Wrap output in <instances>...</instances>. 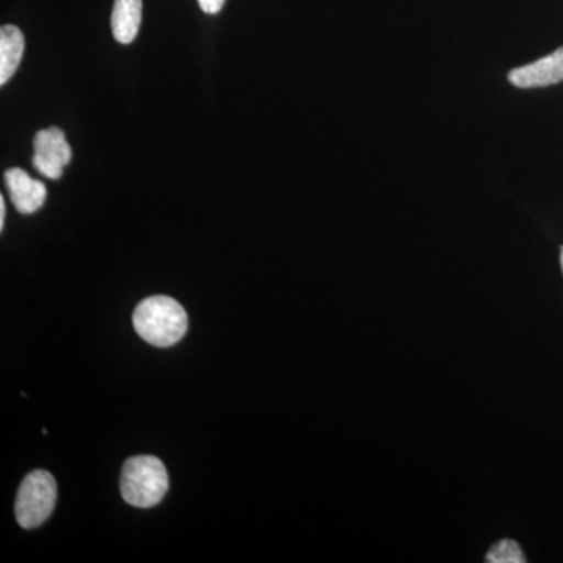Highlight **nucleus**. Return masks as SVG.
<instances>
[{"label": "nucleus", "instance_id": "1", "mask_svg": "<svg viewBox=\"0 0 563 563\" xmlns=\"http://www.w3.org/2000/svg\"><path fill=\"white\" fill-rule=\"evenodd\" d=\"M133 328L150 344L169 347L184 339L188 317L184 307L169 296H151L133 313Z\"/></svg>", "mask_w": 563, "mask_h": 563}, {"label": "nucleus", "instance_id": "10", "mask_svg": "<svg viewBox=\"0 0 563 563\" xmlns=\"http://www.w3.org/2000/svg\"><path fill=\"white\" fill-rule=\"evenodd\" d=\"M198 2L203 13L217 14L224 7L225 0H198Z\"/></svg>", "mask_w": 563, "mask_h": 563}, {"label": "nucleus", "instance_id": "4", "mask_svg": "<svg viewBox=\"0 0 563 563\" xmlns=\"http://www.w3.org/2000/svg\"><path fill=\"white\" fill-rule=\"evenodd\" d=\"M33 166L47 179H60L63 169L69 165L73 151L65 132L58 128L44 129L33 140Z\"/></svg>", "mask_w": 563, "mask_h": 563}, {"label": "nucleus", "instance_id": "7", "mask_svg": "<svg viewBox=\"0 0 563 563\" xmlns=\"http://www.w3.org/2000/svg\"><path fill=\"white\" fill-rule=\"evenodd\" d=\"M143 0H114L111 31L121 44H131L140 32Z\"/></svg>", "mask_w": 563, "mask_h": 563}, {"label": "nucleus", "instance_id": "8", "mask_svg": "<svg viewBox=\"0 0 563 563\" xmlns=\"http://www.w3.org/2000/svg\"><path fill=\"white\" fill-rule=\"evenodd\" d=\"M24 35L16 25H3L0 29V85L14 76L24 55Z\"/></svg>", "mask_w": 563, "mask_h": 563}, {"label": "nucleus", "instance_id": "2", "mask_svg": "<svg viewBox=\"0 0 563 563\" xmlns=\"http://www.w3.org/2000/svg\"><path fill=\"white\" fill-rule=\"evenodd\" d=\"M169 488L168 472L161 459L136 455L124 463L121 473V493L125 503L140 509L157 506Z\"/></svg>", "mask_w": 563, "mask_h": 563}, {"label": "nucleus", "instance_id": "3", "mask_svg": "<svg viewBox=\"0 0 563 563\" xmlns=\"http://www.w3.org/2000/svg\"><path fill=\"white\" fill-rule=\"evenodd\" d=\"M57 503V483L46 470H35L22 481L18 490L14 514L16 521L24 529L38 528L51 514Z\"/></svg>", "mask_w": 563, "mask_h": 563}, {"label": "nucleus", "instance_id": "12", "mask_svg": "<svg viewBox=\"0 0 563 563\" xmlns=\"http://www.w3.org/2000/svg\"><path fill=\"white\" fill-rule=\"evenodd\" d=\"M561 265H562V273H563V247L561 250Z\"/></svg>", "mask_w": 563, "mask_h": 563}, {"label": "nucleus", "instance_id": "5", "mask_svg": "<svg viewBox=\"0 0 563 563\" xmlns=\"http://www.w3.org/2000/svg\"><path fill=\"white\" fill-rule=\"evenodd\" d=\"M509 80L515 87L523 90L561 84L563 81V47H559L553 54L531 65L510 70Z\"/></svg>", "mask_w": 563, "mask_h": 563}, {"label": "nucleus", "instance_id": "11", "mask_svg": "<svg viewBox=\"0 0 563 563\" xmlns=\"http://www.w3.org/2000/svg\"><path fill=\"white\" fill-rule=\"evenodd\" d=\"M5 217H7L5 199L0 198V231H3V228H5Z\"/></svg>", "mask_w": 563, "mask_h": 563}, {"label": "nucleus", "instance_id": "6", "mask_svg": "<svg viewBox=\"0 0 563 563\" xmlns=\"http://www.w3.org/2000/svg\"><path fill=\"white\" fill-rule=\"evenodd\" d=\"M5 184L11 202L22 214L35 213L46 202L47 190L43 181L32 179L20 168H11L5 173Z\"/></svg>", "mask_w": 563, "mask_h": 563}, {"label": "nucleus", "instance_id": "9", "mask_svg": "<svg viewBox=\"0 0 563 563\" xmlns=\"http://www.w3.org/2000/svg\"><path fill=\"white\" fill-rule=\"evenodd\" d=\"M485 561L488 563H525L526 558L517 542L503 540L488 551Z\"/></svg>", "mask_w": 563, "mask_h": 563}]
</instances>
